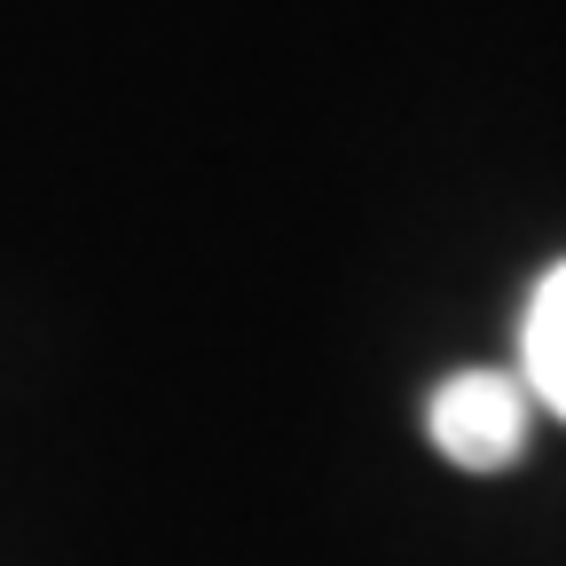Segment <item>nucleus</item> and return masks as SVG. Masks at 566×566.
I'll return each mask as SVG.
<instances>
[{"label":"nucleus","mask_w":566,"mask_h":566,"mask_svg":"<svg viewBox=\"0 0 566 566\" xmlns=\"http://www.w3.org/2000/svg\"><path fill=\"white\" fill-rule=\"evenodd\" d=\"M527 386L504 378V370H457L441 394H433V449L464 472H504L520 449H527Z\"/></svg>","instance_id":"nucleus-1"},{"label":"nucleus","mask_w":566,"mask_h":566,"mask_svg":"<svg viewBox=\"0 0 566 566\" xmlns=\"http://www.w3.org/2000/svg\"><path fill=\"white\" fill-rule=\"evenodd\" d=\"M520 386L527 401L566 417V268H551L527 300V331H520Z\"/></svg>","instance_id":"nucleus-2"}]
</instances>
